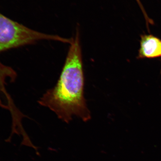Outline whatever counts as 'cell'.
<instances>
[{"instance_id": "1", "label": "cell", "mask_w": 161, "mask_h": 161, "mask_svg": "<svg viewBox=\"0 0 161 161\" xmlns=\"http://www.w3.org/2000/svg\"><path fill=\"white\" fill-rule=\"evenodd\" d=\"M58 82L38 101L63 122L69 123L74 116L84 122L91 119V113L84 96L85 78L80 32L73 37Z\"/></svg>"}, {"instance_id": "2", "label": "cell", "mask_w": 161, "mask_h": 161, "mask_svg": "<svg viewBox=\"0 0 161 161\" xmlns=\"http://www.w3.org/2000/svg\"><path fill=\"white\" fill-rule=\"evenodd\" d=\"M43 40L70 44L72 38H64L34 30L0 14V53Z\"/></svg>"}, {"instance_id": "3", "label": "cell", "mask_w": 161, "mask_h": 161, "mask_svg": "<svg viewBox=\"0 0 161 161\" xmlns=\"http://www.w3.org/2000/svg\"><path fill=\"white\" fill-rule=\"evenodd\" d=\"M158 58H161V39L150 34L141 35L137 59Z\"/></svg>"}, {"instance_id": "4", "label": "cell", "mask_w": 161, "mask_h": 161, "mask_svg": "<svg viewBox=\"0 0 161 161\" xmlns=\"http://www.w3.org/2000/svg\"><path fill=\"white\" fill-rule=\"evenodd\" d=\"M136 3L138 4L143 14H144V17H145V19L147 21V25H149V24H151L152 23L153 21L150 18L148 17V14H147V13L146 12V10L144 8L142 4L141 3L140 0H136Z\"/></svg>"}, {"instance_id": "5", "label": "cell", "mask_w": 161, "mask_h": 161, "mask_svg": "<svg viewBox=\"0 0 161 161\" xmlns=\"http://www.w3.org/2000/svg\"></svg>"}]
</instances>
